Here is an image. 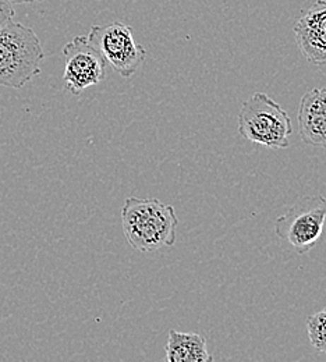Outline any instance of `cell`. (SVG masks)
Wrapping results in <instances>:
<instances>
[{
	"label": "cell",
	"mask_w": 326,
	"mask_h": 362,
	"mask_svg": "<svg viewBox=\"0 0 326 362\" xmlns=\"http://www.w3.org/2000/svg\"><path fill=\"white\" fill-rule=\"evenodd\" d=\"M177 225L175 208L156 198L129 197L122 209L124 237L129 245L140 252L173 247Z\"/></svg>",
	"instance_id": "obj_1"
},
{
	"label": "cell",
	"mask_w": 326,
	"mask_h": 362,
	"mask_svg": "<svg viewBox=\"0 0 326 362\" xmlns=\"http://www.w3.org/2000/svg\"><path fill=\"white\" fill-rule=\"evenodd\" d=\"M44 59L33 28L13 20L0 27V87L23 88L41 73Z\"/></svg>",
	"instance_id": "obj_2"
},
{
	"label": "cell",
	"mask_w": 326,
	"mask_h": 362,
	"mask_svg": "<svg viewBox=\"0 0 326 362\" xmlns=\"http://www.w3.org/2000/svg\"><path fill=\"white\" fill-rule=\"evenodd\" d=\"M237 129L244 139L271 149L289 148L293 134L289 113L264 92L247 99L237 117Z\"/></svg>",
	"instance_id": "obj_3"
},
{
	"label": "cell",
	"mask_w": 326,
	"mask_h": 362,
	"mask_svg": "<svg viewBox=\"0 0 326 362\" xmlns=\"http://www.w3.org/2000/svg\"><path fill=\"white\" fill-rule=\"evenodd\" d=\"M325 221V197H301L276 219L275 234L298 254H305L321 238Z\"/></svg>",
	"instance_id": "obj_4"
},
{
	"label": "cell",
	"mask_w": 326,
	"mask_h": 362,
	"mask_svg": "<svg viewBox=\"0 0 326 362\" xmlns=\"http://www.w3.org/2000/svg\"><path fill=\"white\" fill-rule=\"evenodd\" d=\"M99 53L122 77H132L137 73L146 57V49L133 35V28L123 23L93 25L88 34Z\"/></svg>",
	"instance_id": "obj_5"
},
{
	"label": "cell",
	"mask_w": 326,
	"mask_h": 362,
	"mask_svg": "<svg viewBox=\"0 0 326 362\" xmlns=\"http://www.w3.org/2000/svg\"><path fill=\"white\" fill-rule=\"evenodd\" d=\"M64 88L73 95H80L106 78L107 63L88 37H74L63 47Z\"/></svg>",
	"instance_id": "obj_6"
},
{
	"label": "cell",
	"mask_w": 326,
	"mask_h": 362,
	"mask_svg": "<svg viewBox=\"0 0 326 362\" xmlns=\"http://www.w3.org/2000/svg\"><path fill=\"white\" fill-rule=\"evenodd\" d=\"M296 44L303 57L315 66L326 64V0H317L294 27Z\"/></svg>",
	"instance_id": "obj_7"
},
{
	"label": "cell",
	"mask_w": 326,
	"mask_h": 362,
	"mask_svg": "<svg viewBox=\"0 0 326 362\" xmlns=\"http://www.w3.org/2000/svg\"><path fill=\"white\" fill-rule=\"evenodd\" d=\"M301 139L314 146H326V88L308 90L298 106Z\"/></svg>",
	"instance_id": "obj_8"
},
{
	"label": "cell",
	"mask_w": 326,
	"mask_h": 362,
	"mask_svg": "<svg viewBox=\"0 0 326 362\" xmlns=\"http://www.w3.org/2000/svg\"><path fill=\"white\" fill-rule=\"evenodd\" d=\"M166 360L169 362H209L206 340L197 333H183L170 330L165 346Z\"/></svg>",
	"instance_id": "obj_9"
},
{
	"label": "cell",
	"mask_w": 326,
	"mask_h": 362,
	"mask_svg": "<svg viewBox=\"0 0 326 362\" xmlns=\"http://www.w3.org/2000/svg\"><path fill=\"white\" fill-rule=\"evenodd\" d=\"M307 332L311 346L326 354V307L307 319Z\"/></svg>",
	"instance_id": "obj_10"
},
{
	"label": "cell",
	"mask_w": 326,
	"mask_h": 362,
	"mask_svg": "<svg viewBox=\"0 0 326 362\" xmlns=\"http://www.w3.org/2000/svg\"><path fill=\"white\" fill-rule=\"evenodd\" d=\"M14 7L10 0H0V27L13 20Z\"/></svg>",
	"instance_id": "obj_11"
},
{
	"label": "cell",
	"mask_w": 326,
	"mask_h": 362,
	"mask_svg": "<svg viewBox=\"0 0 326 362\" xmlns=\"http://www.w3.org/2000/svg\"><path fill=\"white\" fill-rule=\"evenodd\" d=\"M13 4H24V3H38L44 0H10Z\"/></svg>",
	"instance_id": "obj_12"
}]
</instances>
